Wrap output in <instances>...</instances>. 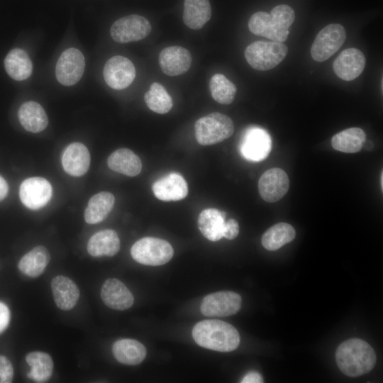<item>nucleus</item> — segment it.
Returning a JSON list of instances; mask_svg holds the SVG:
<instances>
[{
    "label": "nucleus",
    "instance_id": "nucleus-1",
    "mask_svg": "<svg viewBox=\"0 0 383 383\" xmlns=\"http://www.w3.org/2000/svg\"><path fill=\"white\" fill-rule=\"evenodd\" d=\"M192 337L201 347L218 352H231L240 343L237 329L231 324L217 319L204 320L192 329Z\"/></svg>",
    "mask_w": 383,
    "mask_h": 383
},
{
    "label": "nucleus",
    "instance_id": "nucleus-2",
    "mask_svg": "<svg viewBox=\"0 0 383 383\" xmlns=\"http://www.w3.org/2000/svg\"><path fill=\"white\" fill-rule=\"evenodd\" d=\"M294 19L293 9L281 4L274 7L270 13L264 11L253 13L248 21V28L255 35L283 43L288 38L289 28Z\"/></svg>",
    "mask_w": 383,
    "mask_h": 383
},
{
    "label": "nucleus",
    "instance_id": "nucleus-3",
    "mask_svg": "<svg viewBox=\"0 0 383 383\" xmlns=\"http://www.w3.org/2000/svg\"><path fill=\"white\" fill-rule=\"evenodd\" d=\"M335 360L338 368L347 376L355 377L370 372L376 362L373 348L365 340L352 338L337 348Z\"/></svg>",
    "mask_w": 383,
    "mask_h": 383
},
{
    "label": "nucleus",
    "instance_id": "nucleus-4",
    "mask_svg": "<svg viewBox=\"0 0 383 383\" xmlns=\"http://www.w3.org/2000/svg\"><path fill=\"white\" fill-rule=\"evenodd\" d=\"M194 130L198 143L201 145H211L231 137L234 132V125L228 116L214 112L198 119L195 123Z\"/></svg>",
    "mask_w": 383,
    "mask_h": 383
},
{
    "label": "nucleus",
    "instance_id": "nucleus-5",
    "mask_svg": "<svg viewBox=\"0 0 383 383\" xmlns=\"http://www.w3.org/2000/svg\"><path fill=\"white\" fill-rule=\"evenodd\" d=\"M287 46L275 41H256L245 50V57L254 69L260 71L271 70L278 65L286 57Z\"/></svg>",
    "mask_w": 383,
    "mask_h": 383
},
{
    "label": "nucleus",
    "instance_id": "nucleus-6",
    "mask_svg": "<svg viewBox=\"0 0 383 383\" xmlns=\"http://www.w3.org/2000/svg\"><path fill=\"white\" fill-rule=\"evenodd\" d=\"M173 254L174 250L167 241L153 237L140 239L131 249L133 260L150 266H158L168 262Z\"/></svg>",
    "mask_w": 383,
    "mask_h": 383
},
{
    "label": "nucleus",
    "instance_id": "nucleus-7",
    "mask_svg": "<svg viewBox=\"0 0 383 383\" xmlns=\"http://www.w3.org/2000/svg\"><path fill=\"white\" fill-rule=\"evenodd\" d=\"M346 38L344 27L332 23L324 27L316 35L311 48V57L316 62H323L335 54Z\"/></svg>",
    "mask_w": 383,
    "mask_h": 383
},
{
    "label": "nucleus",
    "instance_id": "nucleus-8",
    "mask_svg": "<svg viewBox=\"0 0 383 383\" xmlns=\"http://www.w3.org/2000/svg\"><path fill=\"white\" fill-rule=\"evenodd\" d=\"M150 31L151 25L147 18L132 14L116 20L111 27L110 33L114 41L126 43L142 40Z\"/></svg>",
    "mask_w": 383,
    "mask_h": 383
},
{
    "label": "nucleus",
    "instance_id": "nucleus-9",
    "mask_svg": "<svg viewBox=\"0 0 383 383\" xmlns=\"http://www.w3.org/2000/svg\"><path fill=\"white\" fill-rule=\"evenodd\" d=\"M85 60L82 52L74 48L65 50L60 56L55 75L64 86H72L79 81L84 71Z\"/></svg>",
    "mask_w": 383,
    "mask_h": 383
},
{
    "label": "nucleus",
    "instance_id": "nucleus-10",
    "mask_svg": "<svg viewBox=\"0 0 383 383\" xmlns=\"http://www.w3.org/2000/svg\"><path fill=\"white\" fill-rule=\"evenodd\" d=\"M241 302L238 294L231 291H221L206 295L200 308L206 316H228L240 310Z\"/></svg>",
    "mask_w": 383,
    "mask_h": 383
},
{
    "label": "nucleus",
    "instance_id": "nucleus-11",
    "mask_svg": "<svg viewBox=\"0 0 383 383\" xmlns=\"http://www.w3.org/2000/svg\"><path fill=\"white\" fill-rule=\"evenodd\" d=\"M272 143L268 133L257 127H251L244 133L240 143L242 156L250 161L265 160L271 151Z\"/></svg>",
    "mask_w": 383,
    "mask_h": 383
},
{
    "label": "nucleus",
    "instance_id": "nucleus-12",
    "mask_svg": "<svg viewBox=\"0 0 383 383\" xmlns=\"http://www.w3.org/2000/svg\"><path fill=\"white\" fill-rule=\"evenodd\" d=\"M135 77L134 65L123 56H113L104 65V80L112 89L118 90L126 89L133 82Z\"/></svg>",
    "mask_w": 383,
    "mask_h": 383
},
{
    "label": "nucleus",
    "instance_id": "nucleus-13",
    "mask_svg": "<svg viewBox=\"0 0 383 383\" xmlns=\"http://www.w3.org/2000/svg\"><path fill=\"white\" fill-rule=\"evenodd\" d=\"M52 189L45 178L33 177L25 179L21 184L19 196L27 208L39 209L45 206L51 199Z\"/></svg>",
    "mask_w": 383,
    "mask_h": 383
},
{
    "label": "nucleus",
    "instance_id": "nucleus-14",
    "mask_svg": "<svg viewBox=\"0 0 383 383\" xmlns=\"http://www.w3.org/2000/svg\"><path fill=\"white\" fill-rule=\"evenodd\" d=\"M289 187L288 175L281 168L274 167L265 171L258 182V191L265 201L273 203L285 196Z\"/></svg>",
    "mask_w": 383,
    "mask_h": 383
},
{
    "label": "nucleus",
    "instance_id": "nucleus-15",
    "mask_svg": "<svg viewBox=\"0 0 383 383\" xmlns=\"http://www.w3.org/2000/svg\"><path fill=\"white\" fill-rule=\"evenodd\" d=\"M365 66V57L358 49L350 48L344 50L333 64L335 74L341 79L351 81L362 72Z\"/></svg>",
    "mask_w": 383,
    "mask_h": 383
},
{
    "label": "nucleus",
    "instance_id": "nucleus-16",
    "mask_svg": "<svg viewBox=\"0 0 383 383\" xmlns=\"http://www.w3.org/2000/svg\"><path fill=\"white\" fill-rule=\"evenodd\" d=\"M101 298L109 308L118 311L131 308L134 302L131 291L116 278H109L104 282L101 289Z\"/></svg>",
    "mask_w": 383,
    "mask_h": 383
},
{
    "label": "nucleus",
    "instance_id": "nucleus-17",
    "mask_svg": "<svg viewBox=\"0 0 383 383\" xmlns=\"http://www.w3.org/2000/svg\"><path fill=\"white\" fill-rule=\"evenodd\" d=\"M162 71L168 76H177L185 73L192 64V56L188 50L180 46L164 48L159 55Z\"/></svg>",
    "mask_w": 383,
    "mask_h": 383
},
{
    "label": "nucleus",
    "instance_id": "nucleus-18",
    "mask_svg": "<svg viewBox=\"0 0 383 383\" xmlns=\"http://www.w3.org/2000/svg\"><path fill=\"white\" fill-rule=\"evenodd\" d=\"M152 189L157 199L165 201H179L188 194L186 180L177 172L170 173L155 181Z\"/></svg>",
    "mask_w": 383,
    "mask_h": 383
},
{
    "label": "nucleus",
    "instance_id": "nucleus-19",
    "mask_svg": "<svg viewBox=\"0 0 383 383\" xmlns=\"http://www.w3.org/2000/svg\"><path fill=\"white\" fill-rule=\"evenodd\" d=\"M64 170L70 175L81 177L86 174L90 165V154L81 143H72L65 150L62 157Z\"/></svg>",
    "mask_w": 383,
    "mask_h": 383
},
{
    "label": "nucleus",
    "instance_id": "nucleus-20",
    "mask_svg": "<svg viewBox=\"0 0 383 383\" xmlns=\"http://www.w3.org/2000/svg\"><path fill=\"white\" fill-rule=\"evenodd\" d=\"M51 289L54 301L60 309L69 311L77 304L79 298V289L69 277L56 276L52 279Z\"/></svg>",
    "mask_w": 383,
    "mask_h": 383
},
{
    "label": "nucleus",
    "instance_id": "nucleus-21",
    "mask_svg": "<svg viewBox=\"0 0 383 383\" xmlns=\"http://www.w3.org/2000/svg\"><path fill=\"white\" fill-rule=\"evenodd\" d=\"M120 250V239L111 229L100 231L94 234L87 243V251L93 257H112Z\"/></svg>",
    "mask_w": 383,
    "mask_h": 383
},
{
    "label": "nucleus",
    "instance_id": "nucleus-22",
    "mask_svg": "<svg viewBox=\"0 0 383 383\" xmlns=\"http://www.w3.org/2000/svg\"><path fill=\"white\" fill-rule=\"evenodd\" d=\"M18 116L21 126L31 133H39L48 124L45 111L41 105L35 101L23 103L18 110Z\"/></svg>",
    "mask_w": 383,
    "mask_h": 383
},
{
    "label": "nucleus",
    "instance_id": "nucleus-23",
    "mask_svg": "<svg viewBox=\"0 0 383 383\" xmlns=\"http://www.w3.org/2000/svg\"><path fill=\"white\" fill-rule=\"evenodd\" d=\"M112 353L121 363L128 365H138L145 359L147 352L145 347L133 339H120L112 345Z\"/></svg>",
    "mask_w": 383,
    "mask_h": 383
},
{
    "label": "nucleus",
    "instance_id": "nucleus-24",
    "mask_svg": "<svg viewBox=\"0 0 383 383\" xmlns=\"http://www.w3.org/2000/svg\"><path fill=\"white\" fill-rule=\"evenodd\" d=\"M107 165L111 170L129 177L138 175L142 169L140 157L127 148L113 152L107 160Z\"/></svg>",
    "mask_w": 383,
    "mask_h": 383
},
{
    "label": "nucleus",
    "instance_id": "nucleus-25",
    "mask_svg": "<svg viewBox=\"0 0 383 383\" xmlns=\"http://www.w3.org/2000/svg\"><path fill=\"white\" fill-rule=\"evenodd\" d=\"M226 213L216 209L203 210L198 218V228L208 240L217 241L223 238Z\"/></svg>",
    "mask_w": 383,
    "mask_h": 383
},
{
    "label": "nucleus",
    "instance_id": "nucleus-26",
    "mask_svg": "<svg viewBox=\"0 0 383 383\" xmlns=\"http://www.w3.org/2000/svg\"><path fill=\"white\" fill-rule=\"evenodd\" d=\"M50 255L47 248L38 245L25 254L18 262V269L25 275L37 277L49 264Z\"/></svg>",
    "mask_w": 383,
    "mask_h": 383
},
{
    "label": "nucleus",
    "instance_id": "nucleus-27",
    "mask_svg": "<svg viewBox=\"0 0 383 383\" xmlns=\"http://www.w3.org/2000/svg\"><path fill=\"white\" fill-rule=\"evenodd\" d=\"M4 67L14 80L23 81L32 74L33 64L28 54L22 49L14 48L6 55Z\"/></svg>",
    "mask_w": 383,
    "mask_h": 383
},
{
    "label": "nucleus",
    "instance_id": "nucleus-28",
    "mask_svg": "<svg viewBox=\"0 0 383 383\" xmlns=\"http://www.w3.org/2000/svg\"><path fill=\"white\" fill-rule=\"evenodd\" d=\"M211 16L209 0H184L183 21L192 29L201 28Z\"/></svg>",
    "mask_w": 383,
    "mask_h": 383
},
{
    "label": "nucleus",
    "instance_id": "nucleus-29",
    "mask_svg": "<svg viewBox=\"0 0 383 383\" xmlns=\"http://www.w3.org/2000/svg\"><path fill=\"white\" fill-rule=\"evenodd\" d=\"M114 201V196L108 192H101L94 195L84 211L86 222L89 224L101 222L112 210Z\"/></svg>",
    "mask_w": 383,
    "mask_h": 383
},
{
    "label": "nucleus",
    "instance_id": "nucleus-30",
    "mask_svg": "<svg viewBox=\"0 0 383 383\" xmlns=\"http://www.w3.org/2000/svg\"><path fill=\"white\" fill-rule=\"evenodd\" d=\"M366 134L365 131L357 127L345 129L335 135L331 140L333 149L345 153H355L362 148Z\"/></svg>",
    "mask_w": 383,
    "mask_h": 383
},
{
    "label": "nucleus",
    "instance_id": "nucleus-31",
    "mask_svg": "<svg viewBox=\"0 0 383 383\" xmlns=\"http://www.w3.org/2000/svg\"><path fill=\"white\" fill-rule=\"evenodd\" d=\"M296 232L293 226L287 223H279L267 229L262 235L261 242L267 250H277L294 240Z\"/></svg>",
    "mask_w": 383,
    "mask_h": 383
},
{
    "label": "nucleus",
    "instance_id": "nucleus-32",
    "mask_svg": "<svg viewBox=\"0 0 383 383\" xmlns=\"http://www.w3.org/2000/svg\"><path fill=\"white\" fill-rule=\"evenodd\" d=\"M30 366L28 377L37 382H45L50 379L53 372V361L50 355L44 352L35 351L26 357Z\"/></svg>",
    "mask_w": 383,
    "mask_h": 383
},
{
    "label": "nucleus",
    "instance_id": "nucleus-33",
    "mask_svg": "<svg viewBox=\"0 0 383 383\" xmlns=\"http://www.w3.org/2000/svg\"><path fill=\"white\" fill-rule=\"evenodd\" d=\"M145 101L152 111L164 114L172 107V100L165 87L157 82L150 85V89L145 94Z\"/></svg>",
    "mask_w": 383,
    "mask_h": 383
},
{
    "label": "nucleus",
    "instance_id": "nucleus-34",
    "mask_svg": "<svg viewBox=\"0 0 383 383\" xmlns=\"http://www.w3.org/2000/svg\"><path fill=\"white\" fill-rule=\"evenodd\" d=\"M209 88L213 99L225 105L233 101L237 91L235 85L222 74H216L211 78Z\"/></svg>",
    "mask_w": 383,
    "mask_h": 383
},
{
    "label": "nucleus",
    "instance_id": "nucleus-35",
    "mask_svg": "<svg viewBox=\"0 0 383 383\" xmlns=\"http://www.w3.org/2000/svg\"><path fill=\"white\" fill-rule=\"evenodd\" d=\"M13 378V368L10 360L0 355V383H10Z\"/></svg>",
    "mask_w": 383,
    "mask_h": 383
},
{
    "label": "nucleus",
    "instance_id": "nucleus-36",
    "mask_svg": "<svg viewBox=\"0 0 383 383\" xmlns=\"http://www.w3.org/2000/svg\"><path fill=\"white\" fill-rule=\"evenodd\" d=\"M239 233V226L235 219H229L225 222L223 237L233 240L235 238Z\"/></svg>",
    "mask_w": 383,
    "mask_h": 383
},
{
    "label": "nucleus",
    "instance_id": "nucleus-37",
    "mask_svg": "<svg viewBox=\"0 0 383 383\" xmlns=\"http://www.w3.org/2000/svg\"><path fill=\"white\" fill-rule=\"evenodd\" d=\"M9 320L10 312L9 308L4 303L0 302V333L6 328Z\"/></svg>",
    "mask_w": 383,
    "mask_h": 383
},
{
    "label": "nucleus",
    "instance_id": "nucleus-38",
    "mask_svg": "<svg viewBox=\"0 0 383 383\" xmlns=\"http://www.w3.org/2000/svg\"><path fill=\"white\" fill-rule=\"evenodd\" d=\"M242 383H261L263 382L262 376L257 372L251 371L247 373L240 381Z\"/></svg>",
    "mask_w": 383,
    "mask_h": 383
},
{
    "label": "nucleus",
    "instance_id": "nucleus-39",
    "mask_svg": "<svg viewBox=\"0 0 383 383\" xmlns=\"http://www.w3.org/2000/svg\"><path fill=\"white\" fill-rule=\"evenodd\" d=\"M8 192V184L6 181L1 176H0V201L6 196Z\"/></svg>",
    "mask_w": 383,
    "mask_h": 383
},
{
    "label": "nucleus",
    "instance_id": "nucleus-40",
    "mask_svg": "<svg viewBox=\"0 0 383 383\" xmlns=\"http://www.w3.org/2000/svg\"><path fill=\"white\" fill-rule=\"evenodd\" d=\"M362 147H364L367 150H370L373 148V144H372V143L371 141H370V140L367 141L365 140L364 143H363Z\"/></svg>",
    "mask_w": 383,
    "mask_h": 383
},
{
    "label": "nucleus",
    "instance_id": "nucleus-41",
    "mask_svg": "<svg viewBox=\"0 0 383 383\" xmlns=\"http://www.w3.org/2000/svg\"><path fill=\"white\" fill-rule=\"evenodd\" d=\"M382 177H383V174H382V173H381V189H382V188H383V186H382L383 185V183H382L383 182V181H382L383 178Z\"/></svg>",
    "mask_w": 383,
    "mask_h": 383
}]
</instances>
